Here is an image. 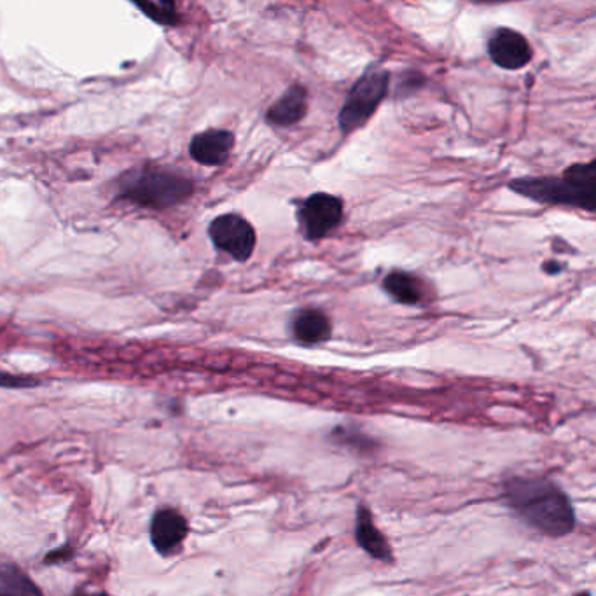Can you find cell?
<instances>
[{
	"label": "cell",
	"mask_w": 596,
	"mask_h": 596,
	"mask_svg": "<svg viewBox=\"0 0 596 596\" xmlns=\"http://www.w3.org/2000/svg\"><path fill=\"white\" fill-rule=\"evenodd\" d=\"M504 500L539 534L560 539L576 528V511L569 495L549 479L511 478L504 486Z\"/></svg>",
	"instance_id": "6da1fadb"
},
{
	"label": "cell",
	"mask_w": 596,
	"mask_h": 596,
	"mask_svg": "<svg viewBox=\"0 0 596 596\" xmlns=\"http://www.w3.org/2000/svg\"><path fill=\"white\" fill-rule=\"evenodd\" d=\"M596 165H574L562 177H527L511 181L514 193L551 205H569L595 212Z\"/></svg>",
	"instance_id": "7a4b0ae2"
},
{
	"label": "cell",
	"mask_w": 596,
	"mask_h": 596,
	"mask_svg": "<svg viewBox=\"0 0 596 596\" xmlns=\"http://www.w3.org/2000/svg\"><path fill=\"white\" fill-rule=\"evenodd\" d=\"M193 182L161 168H137L121 175L118 196L135 205L165 210L179 205L193 195Z\"/></svg>",
	"instance_id": "3957f363"
},
{
	"label": "cell",
	"mask_w": 596,
	"mask_h": 596,
	"mask_svg": "<svg viewBox=\"0 0 596 596\" xmlns=\"http://www.w3.org/2000/svg\"><path fill=\"white\" fill-rule=\"evenodd\" d=\"M387 90H389L387 70L376 69V67L366 70L364 76L354 84L345 104L341 107V132L350 133L361 128L373 116L378 105L382 104Z\"/></svg>",
	"instance_id": "277c9868"
},
{
	"label": "cell",
	"mask_w": 596,
	"mask_h": 596,
	"mask_svg": "<svg viewBox=\"0 0 596 596\" xmlns=\"http://www.w3.org/2000/svg\"><path fill=\"white\" fill-rule=\"evenodd\" d=\"M208 236L215 249L226 252L236 261H247L256 249V231L249 221L236 214L215 217L208 226Z\"/></svg>",
	"instance_id": "5b68a950"
},
{
	"label": "cell",
	"mask_w": 596,
	"mask_h": 596,
	"mask_svg": "<svg viewBox=\"0 0 596 596\" xmlns=\"http://www.w3.org/2000/svg\"><path fill=\"white\" fill-rule=\"evenodd\" d=\"M298 219L308 240H320L343 219V201L338 196L315 193L299 207Z\"/></svg>",
	"instance_id": "8992f818"
},
{
	"label": "cell",
	"mask_w": 596,
	"mask_h": 596,
	"mask_svg": "<svg viewBox=\"0 0 596 596\" xmlns=\"http://www.w3.org/2000/svg\"><path fill=\"white\" fill-rule=\"evenodd\" d=\"M488 55L500 69L518 70L532 60V48L523 35L499 28L488 41Z\"/></svg>",
	"instance_id": "52a82bcc"
},
{
	"label": "cell",
	"mask_w": 596,
	"mask_h": 596,
	"mask_svg": "<svg viewBox=\"0 0 596 596\" xmlns=\"http://www.w3.org/2000/svg\"><path fill=\"white\" fill-rule=\"evenodd\" d=\"M188 521L175 509H160L151 521V541L160 555H170L188 537Z\"/></svg>",
	"instance_id": "ba28073f"
},
{
	"label": "cell",
	"mask_w": 596,
	"mask_h": 596,
	"mask_svg": "<svg viewBox=\"0 0 596 596\" xmlns=\"http://www.w3.org/2000/svg\"><path fill=\"white\" fill-rule=\"evenodd\" d=\"M235 146V135L228 130L198 133L189 144L191 158L203 167H221Z\"/></svg>",
	"instance_id": "9c48e42d"
},
{
	"label": "cell",
	"mask_w": 596,
	"mask_h": 596,
	"mask_svg": "<svg viewBox=\"0 0 596 596\" xmlns=\"http://www.w3.org/2000/svg\"><path fill=\"white\" fill-rule=\"evenodd\" d=\"M355 539L369 556L380 562L392 560V548L385 535L376 528L375 520L366 506H357L355 514Z\"/></svg>",
	"instance_id": "30bf717a"
},
{
	"label": "cell",
	"mask_w": 596,
	"mask_h": 596,
	"mask_svg": "<svg viewBox=\"0 0 596 596\" xmlns=\"http://www.w3.org/2000/svg\"><path fill=\"white\" fill-rule=\"evenodd\" d=\"M308 93L303 86H292L266 112L268 123L275 126L296 125L305 118Z\"/></svg>",
	"instance_id": "8fae6325"
},
{
	"label": "cell",
	"mask_w": 596,
	"mask_h": 596,
	"mask_svg": "<svg viewBox=\"0 0 596 596\" xmlns=\"http://www.w3.org/2000/svg\"><path fill=\"white\" fill-rule=\"evenodd\" d=\"M294 336L296 340L305 343V345H315L322 343L331 336V322L324 313L319 310H301L294 319Z\"/></svg>",
	"instance_id": "7c38bea8"
},
{
	"label": "cell",
	"mask_w": 596,
	"mask_h": 596,
	"mask_svg": "<svg viewBox=\"0 0 596 596\" xmlns=\"http://www.w3.org/2000/svg\"><path fill=\"white\" fill-rule=\"evenodd\" d=\"M383 289L401 305H418L423 298L420 280L406 271H392L383 278Z\"/></svg>",
	"instance_id": "4fadbf2b"
},
{
	"label": "cell",
	"mask_w": 596,
	"mask_h": 596,
	"mask_svg": "<svg viewBox=\"0 0 596 596\" xmlns=\"http://www.w3.org/2000/svg\"><path fill=\"white\" fill-rule=\"evenodd\" d=\"M0 596H42L30 577L13 563L0 565Z\"/></svg>",
	"instance_id": "5bb4252c"
},
{
	"label": "cell",
	"mask_w": 596,
	"mask_h": 596,
	"mask_svg": "<svg viewBox=\"0 0 596 596\" xmlns=\"http://www.w3.org/2000/svg\"><path fill=\"white\" fill-rule=\"evenodd\" d=\"M133 6L146 14L149 20L160 23L163 27H174L179 23V13L174 2L156 0V2H135Z\"/></svg>",
	"instance_id": "9a60e30c"
},
{
	"label": "cell",
	"mask_w": 596,
	"mask_h": 596,
	"mask_svg": "<svg viewBox=\"0 0 596 596\" xmlns=\"http://www.w3.org/2000/svg\"><path fill=\"white\" fill-rule=\"evenodd\" d=\"M336 443L345 444L348 448H352L355 451H361V453H368L376 448V441L373 437L366 436L361 429L357 427H345L340 425L338 429L333 430L331 434Z\"/></svg>",
	"instance_id": "2e32d148"
},
{
	"label": "cell",
	"mask_w": 596,
	"mask_h": 596,
	"mask_svg": "<svg viewBox=\"0 0 596 596\" xmlns=\"http://www.w3.org/2000/svg\"><path fill=\"white\" fill-rule=\"evenodd\" d=\"M39 382L28 376H16L6 371H0V389H30L37 387Z\"/></svg>",
	"instance_id": "e0dca14e"
},
{
	"label": "cell",
	"mask_w": 596,
	"mask_h": 596,
	"mask_svg": "<svg viewBox=\"0 0 596 596\" xmlns=\"http://www.w3.org/2000/svg\"><path fill=\"white\" fill-rule=\"evenodd\" d=\"M70 555H72V549H55V551H51V553H49L48 558H46V562H60V560H63V558H69Z\"/></svg>",
	"instance_id": "ac0fdd59"
},
{
	"label": "cell",
	"mask_w": 596,
	"mask_h": 596,
	"mask_svg": "<svg viewBox=\"0 0 596 596\" xmlns=\"http://www.w3.org/2000/svg\"><path fill=\"white\" fill-rule=\"evenodd\" d=\"M74 596H111V595H107V593H105V591H91V590H88V588H83V590H77L76 593H74Z\"/></svg>",
	"instance_id": "d6986e66"
},
{
	"label": "cell",
	"mask_w": 596,
	"mask_h": 596,
	"mask_svg": "<svg viewBox=\"0 0 596 596\" xmlns=\"http://www.w3.org/2000/svg\"><path fill=\"white\" fill-rule=\"evenodd\" d=\"M577 596H591L590 593H579Z\"/></svg>",
	"instance_id": "ffe728a7"
}]
</instances>
